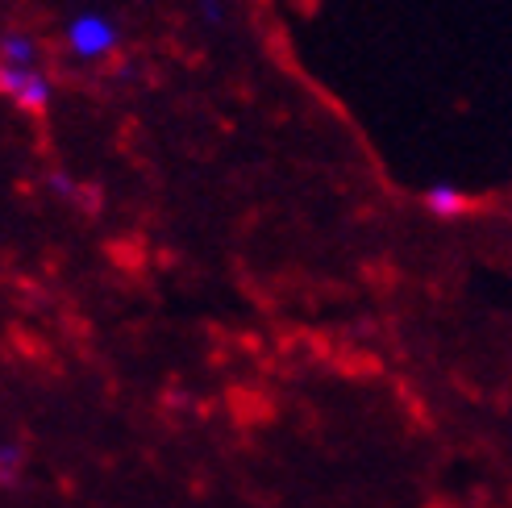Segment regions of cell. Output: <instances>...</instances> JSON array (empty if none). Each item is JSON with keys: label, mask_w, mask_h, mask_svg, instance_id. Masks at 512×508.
Here are the masks:
<instances>
[{"label": "cell", "mask_w": 512, "mask_h": 508, "mask_svg": "<svg viewBox=\"0 0 512 508\" xmlns=\"http://www.w3.org/2000/svg\"><path fill=\"white\" fill-rule=\"evenodd\" d=\"M0 88H5L21 109H46V100H50V84H46V75H38L34 67H0Z\"/></svg>", "instance_id": "6da1fadb"}, {"label": "cell", "mask_w": 512, "mask_h": 508, "mask_svg": "<svg viewBox=\"0 0 512 508\" xmlns=\"http://www.w3.org/2000/svg\"><path fill=\"white\" fill-rule=\"evenodd\" d=\"M67 38H71V50L80 59H100V55H109L113 50V42H117V30L105 21V17H75L71 21V30H67Z\"/></svg>", "instance_id": "7a4b0ae2"}, {"label": "cell", "mask_w": 512, "mask_h": 508, "mask_svg": "<svg viewBox=\"0 0 512 508\" xmlns=\"http://www.w3.org/2000/svg\"><path fill=\"white\" fill-rule=\"evenodd\" d=\"M425 205H429V213H438V217H458V213H467V196L458 188H450V184H438V188L425 192Z\"/></svg>", "instance_id": "3957f363"}, {"label": "cell", "mask_w": 512, "mask_h": 508, "mask_svg": "<svg viewBox=\"0 0 512 508\" xmlns=\"http://www.w3.org/2000/svg\"><path fill=\"white\" fill-rule=\"evenodd\" d=\"M0 55L9 67H34V42L30 38H5L0 42Z\"/></svg>", "instance_id": "277c9868"}]
</instances>
